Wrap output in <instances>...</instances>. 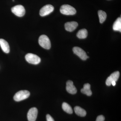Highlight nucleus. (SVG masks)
<instances>
[{
	"label": "nucleus",
	"instance_id": "412c9836",
	"mask_svg": "<svg viewBox=\"0 0 121 121\" xmlns=\"http://www.w3.org/2000/svg\"><path fill=\"white\" fill-rule=\"evenodd\" d=\"M111 84H112L113 86H114L116 85V82H115V81H113V82H112Z\"/></svg>",
	"mask_w": 121,
	"mask_h": 121
},
{
	"label": "nucleus",
	"instance_id": "9d476101",
	"mask_svg": "<svg viewBox=\"0 0 121 121\" xmlns=\"http://www.w3.org/2000/svg\"><path fill=\"white\" fill-rule=\"evenodd\" d=\"M66 89L68 93L71 94H75L77 92V89L71 80H68L67 82Z\"/></svg>",
	"mask_w": 121,
	"mask_h": 121
},
{
	"label": "nucleus",
	"instance_id": "2eb2a0df",
	"mask_svg": "<svg viewBox=\"0 0 121 121\" xmlns=\"http://www.w3.org/2000/svg\"><path fill=\"white\" fill-rule=\"evenodd\" d=\"M113 28L115 31H119L121 32V18L119 17L117 19L114 23Z\"/></svg>",
	"mask_w": 121,
	"mask_h": 121
},
{
	"label": "nucleus",
	"instance_id": "6ab92c4d",
	"mask_svg": "<svg viewBox=\"0 0 121 121\" xmlns=\"http://www.w3.org/2000/svg\"><path fill=\"white\" fill-rule=\"evenodd\" d=\"M105 118L104 116L100 115L98 116L95 121H104Z\"/></svg>",
	"mask_w": 121,
	"mask_h": 121
},
{
	"label": "nucleus",
	"instance_id": "9b49d317",
	"mask_svg": "<svg viewBox=\"0 0 121 121\" xmlns=\"http://www.w3.org/2000/svg\"><path fill=\"white\" fill-rule=\"evenodd\" d=\"M78 23L75 21L67 22L65 24V27L66 30L69 32H72L77 28Z\"/></svg>",
	"mask_w": 121,
	"mask_h": 121
},
{
	"label": "nucleus",
	"instance_id": "1a4fd4ad",
	"mask_svg": "<svg viewBox=\"0 0 121 121\" xmlns=\"http://www.w3.org/2000/svg\"><path fill=\"white\" fill-rule=\"evenodd\" d=\"M119 76L120 73L119 71H117L113 72L111 74L110 76L107 78L106 80V84L108 86H110L112 82L115 81L116 82L117 81L118 79L119 78Z\"/></svg>",
	"mask_w": 121,
	"mask_h": 121
},
{
	"label": "nucleus",
	"instance_id": "20e7f679",
	"mask_svg": "<svg viewBox=\"0 0 121 121\" xmlns=\"http://www.w3.org/2000/svg\"><path fill=\"white\" fill-rule=\"evenodd\" d=\"M25 59L28 62L31 64L37 65L40 63L41 59L36 55L28 53L25 56Z\"/></svg>",
	"mask_w": 121,
	"mask_h": 121
},
{
	"label": "nucleus",
	"instance_id": "f257e3e1",
	"mask_svg": "<svg viewBox=\"0 0 121 121\" xmlns=\"http://www.w3.org/2000/svg\"><path fill=\"white\" fill-rule=\"evenodd\" d=\"M60 11L62 14L66 15H74L76 13L75 9L68 4H64L61 6Z\"/></svg>",
	"mask_w": 121,
	"mask_h": 121
},
{
	"label": "nucleus",
	"instance_id": "f8f14e48",
	"mask_svg": "<svg viewBox=\"0 0 121 121\" xmlns=\"http://www.w3.org/2000/svg\"><path fill=\"white\" fill-rule=\"evenodd\" d=\"M0 46L5 53H9L10 51V48L8 43L3 39H0Z\"/></svg>",
	"mask_w": 121,
	"mask_h": 121
},
{
	"label": "nucleus",
	"instance_id": "423d86ee",
	"mask_svg": "<svg viewBox=\"0 0 121 121\" xmlns=\"http://www.w3.org/2000/svg\"><path fill=\"white\" fill-rule=\"evenodd\" d=\"M73 51L74 53L78 56L83 60H86L89 58L87 55L86 53L81 48L78 47H74L73 48Z\"/></svg>",
	"mask_w": 121,
	"mask_h": 121
},
{
	"label": "nucleus",
	"instance_id": "ddd939ff",
	"mask_svg": "<svg viewBox=\"0 0 121 121\" xmlns=\"http://www.w3.org/2000/svg\"><path fill=\"white\" fill-rule=\"evenodd\" d=\"M81 91L83 94L86 95L87 96H91L92 95V93L91 90L90 84L88 83L84 84L83 88L81 89Z\"/></svg>",
	"mask_w": 121,
	"mask_h": 121
},
{
	"label": "nucleus",
	"instance_id": "7ed1b4c3",
	"mask_svg": "<svg viewBox=\"0 0 121 121\" xmlns=\"http://www.w3.org/2000/svg\"><path fill=\"white\" fill-rule=\"evenodd\" d=\"M30 95L28 91L22 90L18 91L13 97V99L16 101L19 102L28 98Z\"/></svg>",
	"mask_w": 121,
	"mask_h": 121
},
{
	"label": "nucleus",
	"instance_id": "0eeeda50",
	"mask_svg": "<svg viewBox=\"0 0 121 121\" xmlns=\"http://www.w3.org/2000/svg\"><path fill=\"white\" fill-rule=\"evenodd\" d=\"M54 7L52 5H46L40 9V15L41 16H45L52 13L54 11Z\"/></svg>",
	"mask_w": 121,
	"mask_h": 121
},
{
	"label": "nucleus",
	"instance_id": "aec40b11",
	"mask_svg": "<svg viewBox=\"0 0 121 121\" xmlns=\"http://www.w3.org/2000/svg\"><path fill=\"white\" fill-rule=\"evenodd\" d=\"M47 121H55L53 118L50 115L48 114L46 116Z\"/></svg>",
	"mask_w": 121,
	"mask_h": 121
},
{
	"label": "nucleus",
	"instance_id": "dca6fc26",
	"mask_svg": "<svg viewBox=\"0 0 121 121\" xmlns=\"http://www.w3.org/2000/svg\"><path fill=\"white\" fill-rule=\"evenodd\" d=\"M88 35V32L86 29H81L77 33V37L80 39H84L86 38Z\"/></svg>",
	"mask_w": 121,
	"mask_h": 121
},
{
	"label": "nucleus",
	"instance_id": "a211bd4d",
	"mask_svg": "<svg viewBox=\"0 0 121 121\" xmlns=\"http://www.w3.org/2000/svg\"><path fill=\"white\" fill-rule=\"evenodd\" d=\"M98 15L99 17V22L101 23H103L106 19V13L104 11L99 10L98 12Z\"/></svg>",
	"mask_w": 121,
	"mask_h": 121
},
{
	"label": "nucleus",
	"instance_id": "39448f33",
	"mask_svg": "<svg viewBox=\"0 0 121 121\" xmlns=\"http://www.w3.org/2000/svg\"><path fill=\"white\" fill-rule=\"evenodd\" d=\"M11 11L13 13L19 17L23 16L25 13V9L21 5H18L13 7Z\"/></svg>",
	"mask_w": 121,
	"mask_h": 121
},
{
	"label": "nucleus",
	"instance_id": "f3484780",
	"mask_svg": "<svg viewBox=\"0 0 121 121\" xmlns=\"http://www.w3.org/2000/svg\"><path fill=\"white\" fill-rule=\"evenodd\" d=\"M63 109L66 112L69 114H72L73 112L72 108L70 105L64 102L62 105Z\"/></svg>",
	"mask_w": 121,
	"mask_h": 121
},
{
	"label": "nucleus",
	"instance_id": "6e6552de",
	"mask_svg": "<svg viewBox=\"0 0 121 121\" xmlns=\"http://www.w3.org/2000/svg\"><path fill=\"white\" fill-rule=\"evenodd\" d=\"M38 110L35 107L31 108L27 113V118L29 121H35L38 114Z\"/></svg>",
	"mask_w": 121,
	"mask_h": 121
},
{
	"label": "nucleus",
	"instance_id": "4468645a",
	"mask_svg": "<svg viewBox=\"0 0 121 121\" xmlns=\"http://www.w3.org/2000/svg\"><path fill=\"white\" fill-rule=\"evenodd\" d=\"M75 112L78 116L80 117H84L86 114V112L85 110L79 106H76L74 108Z\"/></svg>",
	"mask_w": 121,
	"mask_h": 121
},
{
	"label": "nucleus",
	"instance_id": "f03ea898",
	"mask_svg": "<svg viewBox=\"0 0 121 121\" xmlns=\"http://www.w3.org/2000/svg\"><path fill=\"white\" fill-rule=\"evenodd\" d=\"M39 43L42 47L47 50H49L51 48V43L50 39L47 35H42L39 37Z\"/></svg>",
	"mask_w": 121,
	"mask_h": 121
}]
</instances>
